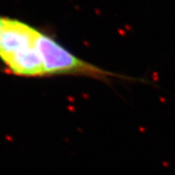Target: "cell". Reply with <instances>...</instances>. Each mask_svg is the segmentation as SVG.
<instances>
[{
    "mask_svg": "<svg viewBox=\"0 0 175 175\" xmlns=\"http://www.w3.org/2000/svg\"><path fill=\"white\" fill-rule=\"evenodd\" d=\"M38 47L47 75H79L97 79L118 77L77 57L72 53L43 33L39 34Z\"/></svg>",
    "mask_w": 175,
    "mask_h": 175,
    "instance_id": "7a4b0ae2",
    "label": "cell"
},
{
    "mask_svg": "<svg viewBox=\"0 0 175 175\" xmlns=\"http://www.w3.org/2000/svg\"><path fill=\"white\" fill-rule=\"evenodd\" d=\"M40 32L18 20L3 18L0 30V59L13 74L41 77L44 65L38 50Z\"/></svg>",
    "mask_w": 175,
    "mask_h": 175,
    "instance_id": "6da1fadb",
    "label": "cell"
},
{
    "mask_svg": "<svg viewBox=\"0 0 175 175\" xmlns=\"http://www.w3.org/2000/svg\"><path fill=\"white\" fill-rule=\"evenodd\" d=\"M3 18H4V17H0V30H1V27H2V23H3Z\"/></svg>",
    "mask_w": 175,
    "mask_h": 175,
    "instance_id": "3957f363",
    "label": "cell"
}]
</instances>
